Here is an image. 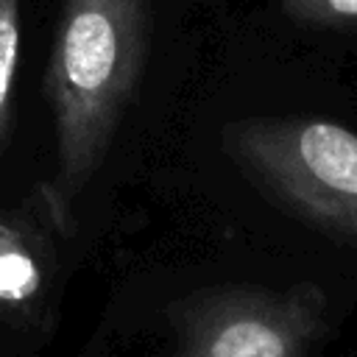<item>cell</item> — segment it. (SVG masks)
Masks as SVG:
<instances>
[{
	"instance_id": "6da1fadb",
	"label": "cell",
	"mask_w": 357,
	"mask_h": 357,
	"mask_svg": "<svg viewBox=\"0 0 357 357\" xmlns=\"http://www.w3.org/2000/svg\"><path fill=\"white\" fill-rule=\"evenodd\" d=\"M151 36L153 0H61L42 81L53 173L36 187L39 212L59 234H73L75 206L145 75Z\"/></svg>"
},
{
	"instance_id": "7a4b0ae2",
	"label": "cell",
	"mask_w": 357,
	"mask_h": 357,
	"mask_svg": "<svg viewBox=\"0 0 357 357\" xmlns=\"http://www.w3.org/2000/svg\"><path fill=\"white\" fill-rule=\"evenodd\" d=\"M234 165L293 218L357 245V134L326 120L251 117L223 128Z\"/></svg>"
},
{
	"instance_id": "3957f363",
	"label": "cell",
	"mask_w": 357,
	"mask_h": 357,
	"mask_svg": "<svg viewBox=\"0 0 357 357\" xmlns=\"http://www.w3.org/2000/svg\"><path fill=\"white\" fill-rule=\"evenodd\" d=\"M326 310L315 282L204 287L170 307L173 357H304L326 326Z\"/></svg>"
},
{
	"instance_id": "277c9868",
	"label": "cell",
	"mask_w": 357,
	"mask_h": 357,
	"mask_svg": "<svg viewBox=\"0 0 357 357\" xmlns=\"http://www.w3.org/2000/svg\"><path fill=\"white\" fill-rule=\"evenodd\" d=\"M50 287L47 251L31 223L0 215V312L31 318Z\"/></svg>"
},
{
	"instance_id": "5b68a950",
	"label": "cell",
	"mask_w": 357,
	"mask_h": 357,
	"mask_svg": "<svg viewBox=\"0 0 357 357\" xmlns=\"http://www.w3.org/2000/svg\"><path fill=\"white\" fill-rule=\"evenodd\" d=\"M22 0H0V156L14 120V75L20 59Z\"/></svg>"
},
{
	"instance_id": "8992f818",
	"label": "cell",
	"mask_w": 357,
	"mask_h": 357,
	"mask_svg": "<svg viewBox=\"0 0 357 357\" xmlns=\"http://www.w3.org/2000/svg\"><path fill=\"white\" fill-rule=\"evenodd\" d=\"M282 14L304 28L357 25V0H276Z\"/></svg>"
}]
</instances>
